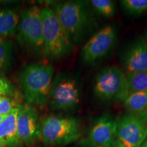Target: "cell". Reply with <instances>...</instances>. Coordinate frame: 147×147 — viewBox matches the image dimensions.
<instances>
[{
    "mask_svg": "<svg viewBox=\"0 0 147 147\" xmlns=\"http://www.w3.org/2000/svg\"><path fill=\"white\" fill-rule=\"evenodd\" d=\"M20 22V16L12 9H0V36L4 37L15 34Z\"/></svg>",
    "mask_w": 147,
    "mask_h": 147,
    "instance_id": "obj_14",
    "label": "cell"
},
{
    "mask_svg": "<svg viewBox=\"0 0 147 147\" xmlns=\"http://www.w3.org/2000/svg\"><path fill=\"white\" fill-rule=\"evenodd\" d=\"M15 94L13 84L5 76L2 70H0V95L12 97Z\"/></svg>",
    "mask_w": 147,
    "mask_h": 147,
    "instance_id": "obj_20",
    "label": "cell"
},
{
    "mask_svg": "<svg viewBox=\"0 0 147 147\" xmlns=\"http://www.w3.org/2000/svg\"><path fill=\"white\" fill-rule=\"evenodd\" d=\"M140 147H147V138H146V140L143 142V143L142 144L140 145Z\"/></svg>",
    "mask_w": 147,
    "mask_h": 147,
    "instance_id": "obj_23",
    "label": "cell"
},
{
    "mask_svg": "<svg viewBox=\"0 0 147 147\" xmlns=\"http://www.w3.org/2000/svg\"><path fill=\"white\" fill-rule=\"evenodd\" d=\"M82 100V83L71 72H59L53 79L49 103L53 110L70 112L76 110Z\"/></svg>",
    "mask_w": 147,
    "mask_h": 147,
    "instance_id": "obj_4",
    "label": "cell"
},
{
    "mask_svg": "<svg viewBox=\"0 0 147 147\" xmlns=\"http://www.w3.org/2000/svg\"><path fill=\"white\" fill-rule=\"evenodd\" d=\"M93 92L104 102L122 100L127 93L126 75L116 66L103 67L95 77Z\"/></svg>",
    "mask_w": 147,
    "mask_h": 147,
    "instance_id": "obj_6",
    "label": "cell"
},
{
    "mask_svg": "<svg viewBox=\"0 0 147 147\" xmlns=\"http://www.w3.org/2000/svg\"><path fill=\"white\" fill-rule=\"evenodd\" d=\"M145 113H146V114L147 115V106H146V110H145Z\"/></svg>",
    "mask_w": 147,
    "mask_h": 147,
    "instance_id": "obj_27",
    "label": "cell"
},
{
    "mask_svg": "<svg viewBox=\"0 0 147 147\" xmlns=\"http://www.w3.org/2000/svg\"><path fill=\"white\" fill-rule=\"evenodd\" d=\"M43 24L44 56L57 60L72 52L74 43L52 8H41Z\"/></svg>",
    "mask_w": 147,
    "mask_h": 147,
    "instance_id": "obj_2",
    "label": "cell"
},
{
    "mask_svg": "<svg viewBox=\"0 0 147 147\" xmlns=\"http://www.w3.org/2000/svg\"><path fill=\"white\" fill-rule=\"evenodd\" d=\"M7 116V115H6ZM6 116H5V115H0V123H1V122H2V121L4 120V119L5 118V117H6Z\"/></svg>",
    "mask_w": 147,
    "mask_h": 147,
    "instance_id": "obj_24",
    "label": "cell"
},
{
    "mask_svg": "<svg viewBox=\"0 0 147 147\" xmlns=\"http://www.w3.org/2000/svg\"><path fill=\"white\" fill-rule=\"evenodd\" d=\"M122 102L129 113H143L147 106V91L127 93L122 99Z\"/></svg>",
    "mask_w": 147,
    "mask_h": 147,
    "instance_id": "obj_15",
    "label": "cell"
},
{
    "mask_svg": "<svg viewBox=\"0 0 147 147\" xmlns=\"http://www.w3.org/2000/svg\"><path fill=\"white\" fill-rule=\"evenodd\" d=\"M117 35L113 25H107L97 32L84 46L82 59L86 63L93 64L105 58L115 47Z\"/></svg>",
    "mask_w": 147,
    "mask_h": 147,
    "instance_id": "obj_9",
    "label": "cell"
},
{
    "mask_svg": "<svg viewBox=\"0 0 147 147\" xmlns=\"http://www.w3.org/2000/svg\"><path fill=\"white\" fill-rule=\"evenodd\" d=\"M123 8L131 15H140L147 12V0H122Z\"/></svg>",
    "mask_w": 147,
    "mask_h": 147,
    "instance_id": "obj_18",
    "label": "cell"
},
{
    "mask_svg": "<svg viewBox=\"0 0 147 147\" xmlns=\"http://www.w3.org/2000/svg\"><path fill=\"white\" fill-rule=\"evenodd\" d=\"M118 121L109 115L99 117L90 129L87 142L90 146L115 147L117 140Z\"/></svg>",
    "mask_w": 147,
    "mask_h": 147,
    "instance_id": "obj_11",
    "label": "cell"
},
{
    "mask_svg": "<svg viewBox=\"0 0 147 147\" xmlns=\"http://www.w3.org/2000/svg\"><path fill=\"white\" fill-rule=\"evenodd\" d=\"M123 63L127 74L147 71V46L144 38L140 37L128 48Z\"/></svg>",
    "mask_w": 147,
    "mask_h": 147,
    "instance_id": "obj_12",
    "label": "cell"
},
{
    "mask_svg": "<svg viewBox=\"0 0 147 147\" xmlns=\"http://www.w3.org/2000/svg\"><path fill=\"white\" fill-rule=\"evenodd\" d=\"M90 4L103 16L113 17L115 14V2L112 0H91Z\"/></svg>",
    "mask_w": 147,
    "mask_h": 147,
    "instance_id": "obj_17",
    "label": "cell"
},
{
    "mask_svg": "<svg viewBox=\"0 0 147 147\" xmlns=\"http://www.w3.org/2000/svg\"><path fill=\"white\" fill-rule=\"evenodd\" d=\"M13 51V44L11 40H6L0 44V70L5 68L10 63Z\"/></svg>",
    "mask_w": 147,
    "mask_h": 147,
    "instance_id": "obj_19",
    "label": "cell"
},
{
    "mask_svg": "<svg viewBox=\"0 0 147 147\" xmlns=\"http://www.w3.org/2000/svg\"><path fill=\"white\" fill-rule=\"evenodd\" d=\"M41 138L48 146H64L78 140L81 135L80 123L74 117L51 115L40 122Z\"/></svg>",
    "mask_w": 147,
    "mask_h": 147,
    "instance_id": "obj_5",
    "label": "cell"
},
{
    "mask_svg": "<svg viewBox=\"0 0 147 147\" xmlns=\"http://www.w3.org/2000/svg\"><path fill=\"white\" fill-rule=\"evenodd\" d=\"M95 147H103V146H95Z\"/></svg>",
    "mask_w": 147,
    "mask_h": 147,
    "instance_id": "obj_29",
    "label": "cell"
},
{
    "mask_svg": "<svg viewBox=\"0 0 147 147\" xmlns=\"http://www.w3.org/2000/svg\"><path fill=\"white\" fill-rule=\"evenodd\" d=\"M54 69L49 64L27 65L20 74V82L27 104L42 108L49 103Z\"/></svg>",
    "mask_w": 147,
    "mask_h": 147,
    "instance_id": "obj_1",
    "label": "cell"
},
{
    "mask_svg": "<svg viewBox=\"0 0 147 147\" xmlns=\"http://www.w3.org/2000/svg\"><path fill=\"white\" fill-rule=\"evenodd\" d=\"M5 38H4V37H3V36H0V44H1V43H3V42H5Z\"/></svg>",
    "mask_w": 147,
    "mask_h": 147,
    "instance_id": "obj_25",
    "label": "cell"
},
{
    "mask_svg": "<svg viewBox=\"0 0 147 147\" xmlns=\"http://www.w3.org/2000/svg\"><path fill=\"white\" fill-rule=\"evenodd\" d=\"M126 87L127 93L146 91L147 71L127 74Z\"/></svg>",
    "mask_w": 147,
    "mask_h": 147,
    "instance_id": "obj_16",
    "label": "cell"
},
{
    "mask_svg": "<svg viewBox=\"0 0 147 147\" xmlns=\"http://www.w3.org/2000/svg\"><path fill=\"white\" fill-rule=\"evenodd\" d=\"M18 42L38 54L44 55L43 24L41 8L30 7L23 12L18 26Z\"/></svg>",
    "mask_w": 147,
    "mask_h": 147,
    "instance_id": "obj_7",
    "label": "cell"
},
{
    "mask_svg": "<svg viewBox=\"0 0 147 147\" xmlns=\"http://www.w3.org/2000/svg\"><path fill=\"white\" fill-rule=\"evenodd\" d=\"M1 97H2V96H1V95H0V100H1Z\"/></svg>",
    "mask_w": 147,
    "mask_h": 147,
    "instance_id": "obj_28",
    "label": "cell"
},
{
    "mask_svg": "<svg viewBox=\"0 0 147 147\" xmlns=\"http://www.w3.org/2000/svg\"><path fill=\"white\" fill-rule=\"evenodd\" d=\"M18 105L10 97L2 96L0 100V115H8L14 108L17 107Z\"/></svg>",
    "mask_w": 147,
    "mask_h": 147,
    "instance_id": "obj_21",
    "label": "cell"
},
{
    "mask_svg": "<svg viewBox=\"0 0 147 147\" xmlns=\"http://www.w3.org/2000/svg\"><path fill=\"white\" fill-rule=\"evenodd\" d=\"M18 108H14L0 123V147H21L17 131Z\"/></svg>",
    "mask_w": 147,
    "mask_h": 147,
    "instance_id": "obj_13",
    "label": "cell"
},
{
    "mask_svg": "<svg viewBox=\"0 0 147 147\" xmlns=\"http://www.w3.org/2000/svg\"><path fill=\"white\" fill-rule=\"evenodd\" d=\"M115 147H126L125 146H124L123 144H122V143H121L120 141H119V140H117V144H116V146H115Z\"/></svg>",
    "mask_w": 147,
    "mask_h": 147,
    "instance_id": "obj_22",
    "label": "cell"
},
{
    "mask_svg": "<svg viewBox=\"0 0 147 147\" xmlns=\"http://www.w3.org/2000/svg\"><path fill=\"white\" fill-rule=\"evenodd\" d=\"M147 138V115L145 112L127 113L118 121L117 139L126 147H140Z\"/></svg>",
    "mask_w": 147,
    "mask_h": 147,
    "instance_id": "obj_8",
    "label": "cell"
},
{
    "mask_svg": "<svg viewBox=\"0 0 147 147\" xmlns=\"http://www.w3.org/2000/svg\"><path fill=\"white\" fill-rule=\"evenodd\" d=\"M17 131L22 144L32 146L41 137V125L34 106L29 104H18Z\"/></svg>",
    "mask_w": 147,
    "mask_h": 147,
    "instance_id": "obj_10",
    "label": "cell"
},
{
    "mask_svg": "<svg viewBox=\"0 0 147 147\" xmlns=\"http://www.w3.org/2000/svg\"><path fill=\"white\" fill-rule=\"evenodd\" d=\"M87 3L83 1H67L57 3L53 6V11L74 45L83 39L91 25Z\"/></svg>",
    "mask_w": 147,
    "mask_h": 147,
    "instance_id": "obj_3",
    "label": "cell"
},
{
    "mask_svg": "<svg viewBox=\"0 0 147 147\" xmlns=\"http://www.w3.org/2000/svg\"><path fill=\"white\" fill-rule=\"evenodd\" d=\"M144 40H145V42H146V46H147V29L146 30V32H145V35H144Z\"/></svg>",
    "mask_w": 147,
    "mask_h": 147,
    "instance_id": "obj_26",
    "label": "cell"
}]
</instances>
